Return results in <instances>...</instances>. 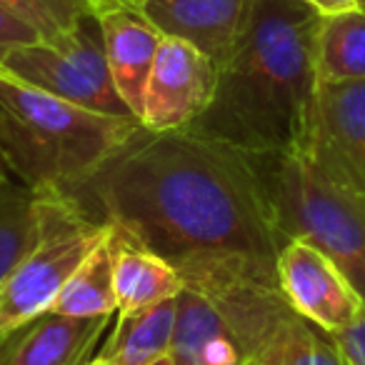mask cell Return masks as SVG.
<instances>
[{
  "instance_id": "1",
  "label": "cell",
  "mask_w": 365,
  "mask_h": 365,
  "mask_svg": "<svg viewBox=\"0 0 365 365\" xmlns=\"http://www.w3.org/2000/svg\"><path fill=\"white\" fill-rule=\"evenodd\" d=\"M63 193L93 223L173 268L203 258H248L273 268L275 233L248 155L195 130L135 133Z\"/></svg>"
},
{
  "instance_id": "2",
  "label": "cell",
  "mask_w": 365,
  "mask_h": 365,
  "mask_svg": "<svg viewBox=\"0 0 365 365\" xmlns=\"http://www.w3.org/2000/svg\"><path fill=\"white\" fill-rule=\"evenodd\" d=\"M320 16L305 0H255L208 110L188 128L243 153H298L313 138Z\"/></svg>"
},
{
  "instance_id": "3",
  "label": "cell",
  "mask_w": 365,
  "mask_h": 365,
  "mask_svg": "<svg viewBox=\"0 0 365 365\" xmlns=\"http://www.w3.org/2000/svg\"><path fill=\"white\" fill-rule=\"evenodd\" d=\"M138 128V118L93 113L0 71V168L31 188L63 193Z\"/></svg>"
},
{
  "instance_id": "4",
  "label": "cell",
  "mask_w": 365,
  "mask_h": 365,
  "mask_svg": "<svg viewBox=\"0 0 365 365\" xmlns=\"http://www.w3.org/2000/svg\"><path fill=\"white\" fill-rule=\"evenodd\" d=\"M275 233L318 248L365 303V195L328 180L298 153H245Z\"/></svg>"
},
{
  "instance_id": "5",
  "label": "cell",
  "mask_w": 365,
  "mask_h": 365,
  "mask_svg": "<svg viewBox=\"0 0 365 365\" xmlns=\"http://www.w3.org/2000/svg\"><path fill=\"white\" fill-rule=\"evenodd\" d=\"M0 71L93 113L135 118L115 91L96 11L83 13L78 26L58 41H38L13 48L0 63Z\"/></svg>"
},
{
  "instance_id": "6",
  "label": "cell",
  "mask_w": 365,
  "mask_h": 365,
  "mask_svg": "<svg viewBox=\"0 0 365 365\" xmlns=\"http://www.w3.org/2000/svg\"><path fill=\"white\" fill-rule=\"evenodd\" d=\"M113 233L110 225L86 215L51 233L0 283V338L48 313L73 270Z\"/></svg>"
},
{
  "instance_id": "7",
  "label": "cell",
  "mask_w": 365,
  "mask_h": 365,
  "mask_svg": "<svg viewBox=\"0 0 365 365\" xmlns=\"http://www.w3.org/2000/svg\"><path fill=\"white\" fill-rule=\"evenodd\" d=\"M220 68L190 43L163 36L145 88L140 123L168 133L190 128L213 103Z\"/></svg>"
},
{
  "instance_id": "8",
  "label": "cell",
  "mask_w": 365,
  "mask_h": 365,
  "mask_svg": "<svg viewBox=\"0 0 365 365\" xmlns=\"http://www.w3.org/2000/svg\"><path fill=\"white\" fill-rule=\"evenodd\" d=\"M328 180L365 195V81H320L305 153Z\"/></svg>"
},
{
  "instance_id": "9",
  "label": "cell",
  "mask_w": 365,
  "mask_h": 365,
  "mask_svg": "<svg viewBox=\"0 0 365 365\" xmlns=\"http://www.w3.org/2000/svg\"><path fill=\"white\" fill-rule=\"evenodd\" d=\"M275 270L285 300L325 333H340L365 310L338 265L303 240H288L280 248Z\"/></svg>"
},
{
  "instance_id": "10",
  "label": "cell",
  "mask_w": 365,
  "mask_h": 365,
  "mask_svg": "<svg viewBox=\"0 0 365 365\" xmlns=\"http://www.w3.org/2000/svg\"><path fill=\"white\" fill-rule=\"evenodd\" d=\"M255 0H135L165 38L190 43L218 68L230 61Z\"/></svg>"
},
{
  "instance_id": "11",
  "label": "cell",
  "mask_w": 365,
  "mask_h": 365,
  "mask_svg": "<svg viewBox=\"0 0 365 365\" xmlns=\"http://www.w3.org/2000/svg\"><path fill=\"white\" fill-rule=\"evenodd\" d=\"M78 208L61 190H38L0 173V283L43 240L71 220Z\"/></svg>"
},
{
  "instance_id": "12",
  "label": "cell",
  "mask_w": 365,
  "mask_h": 365,
  "mask_svg": "<svg viewBox=\"0 0 365 365\" xmlns=\"http://www.w3.org/2000/svg\"><path fill=\"white\" fill-rule=\"evenodd\" d=\"M96 13L101 18L106 58L115 91L120 93L133 115L140 120L148 78H150L163 33L133 6L110 3V6L96 8Z\"/></svg>"
},
{
  "instance_id": "13",
  "label": "cell",
  "mask_w": 365,
  "mask_h": 365,
  "mask_svg": "<svg viewBox=\"0 0 365 365\" xmlns=\"http://www.w3.org/2000/svg\"><path fill=\"white\" fill-rule=\"evenodd\" d=\"M110 318H76L48 310L0 338V365H83Z\"/></svg>"
},
{
  "instance_id": "14",
  "label": "cell",
  "mask_w": 365,
  "mask_h": 365,
  "mask_svg": "<svg viewBox=\"0 0 365 365\" xmlns=\"http://www.w3.org/2000/svg\"><path fill=\"white\" fill-rule=\"evenodd\" d=\"M170 355L175 365H248L223 315L190 288L178 295Z\"/></svg>"
},
{
  "instance_id": "15",
  "label": "cell",
  "mask_w": 365,
  "mask_h": 365,
  "mask_svg": "<svg viewBox=\"0 0 365 365\" xmlns=\"http://www.w3.org/2000/svg\"><path fill=\"white\" fill-rule=\"evenodd\" d=\"M115 240L118 253L113 278H115L118 315L135 313L180 295V290L185 288L182 278L165 258L153 250L125 243L118 233Z\"/></svg>"
},
{
  "instance_id": "16",
  "label": "cell",
  "mask_w": 365,
  "mask_h": 365,
  "mask_svg": "<svg viewBox=\"0 0 365 365\" xmlns=\"http://www.w3.org/2000/svg\"><path fill=\"white\" fill-rule=\"evenodd\" d=\"M175 308L178 298H170L135 313H123L101 358L110 365H150L153 360L168 355Z\"/></svg>"
},
{
  "instance_id": "17",
  "label": "cell",
  "mask_w": 365,
  "mask_h": 365,
  "mask_svg": "<svg viewBox=\"0 0 365 365\" xmlns=\"http://www.w3.org/2000/svg\"><path fill=\"white\" fill-rule=\"evenodd\" d=\"M115 253H118V240H115V230H113L73 270V275L68 278V283L63 285L56 303H53L51 308L53 313L76 315V318H98V315L115 313L118 298H115V278H113Z\"/></svg>"
},
{
  "instance_id": "18",
  "label": "cell",
  "mask_w": 365,
  "mask_h": 365,
  "mask_svg": "<svg viewBox=\"0 0 365 365\" xmlns=\"http://www.w3.org/2000/svg\"><path fill=\"white\" fill-rule=\"evenodd\" d=\"M318 81H365V13L323 16L318 33Z\"/></svg>"
},
{
  "instance_id": "19",
  "label": "cell",
  "mask_w": 365,
  "mask_h": 365,
  "mask_svg": "<svg viewBox=\"0 0 365 365\" xmlns=\"http://www.w3.org/2000/svg\"><path fill=\"white\" fill-rule=\"evenodd\" d=\"M0 8L31 23L43 41H58L78 26L83 13L96 11L93 0H0Z\"/></svg>"
},
{
  "instance_id": "20",
  "label": "cell",
  "mask_w": 365,
  "mask_h": 365,
  "mask_svg": "<svg viewBox=\"0 0 365 365\" xmlns=\"http://www.w3.org/2000/svg\"><path fill=\"white\" fill-rule=\"evenodd\" d=\"M38 41H43V36L31 23L13 16L6 8H0V63H3V58H6L13 48L31 46V43H38Z\"/></svg>"
},
{
  "instance_id": "21",
  "label": "cell",
  "mask_w": 365,
  "mask_h": 365,
  "mask_svg": "<svg viewBox=\"0 0 365 365\" xmlns=\"http://www.w3.org/2000/svg\"><path fill=\"white\" fill-rule=\"evenodd\" d=\"M330 338L335 340L338 350L350 365H365V310L355 318L353 325H348L340 333H333Z\"/></svg>"
},
{
  "instance_id": "22",
  "label": "cell",
  "mask_w": 365,
  "mask_h": 365,
  "mask_svg": "<svg viewBox=\"0 0 365 365\" xmlns=\"http://www.w3.org/2000/svg\"><path fill=\"white\" fill-rule=\"evenodd\" d=\"M320 16H338V13L358 11V0H305Z\"/></svg>"
},
{
  "instance_id": "23",
  "label": "cell",
  "mask_w": 365,
  "mask_h": 365,
  "mask_svg": "<svg viewBox=\"0 0 365 365\" xmlns=\"http://www.w3.org/2000/svg\"><path fill=\"white\" fill-rule=\"evenodd\" d=\"M110 3H120V6H133V8H135V0H96V3H93V8L110 6Z\"/></svg>"
},
{
  "instance_id": "24",
  "label": "cell",
  "mask_w": 365,
  "mask_h": 365,
  "mask_svg": "<svg viewBox=\"0 0 365 365\" xmlns=\"http://www.w3.org/2000/svg\"><path fill=\"white\" fill-rule=\"evenodd\" d=\"M150 365H175V360H173V355L168 353V355H163V358H158V360H153Z\"/></svg>"
},
{
  "instance_id": "25",
  "label": "cell",
  "mask_w": 365,
  "mask_h": 365,
  "mask_svg": "<svg viewBox=\"0 0 365 365\" xmlns=\"http://www.w3.org/2000/svg\"><path fill=\"white\" fill-rule=\"evenodd\" d=\"M83 365H110V363H108V360H103L101 355H98L96 360H91V363H83Z\"/></svg>"
},
{
  "instance_id": "26",
  "label": "cell",
  "mask_w": 365,
  "mask_h": 365,
  "mask_svg": "<svg viewBox=\"0 0 365 365\" xmlns=\"http://www.w3.org/2000/svg\"><path fill=\"white\" fill-rule=\"evenodd\" d=\"M358 11L365 13V0H358Z\"/></svg>"
},
{
  "instance_id": "27",
  "label": "cell",
  "mask_w": 365,
  "mask_h": 365,
  "mask_svg": "<svg viewBox=\"0 0 365 365\" xmlns=\"http://www.w3.org/2000/svg\"><path fill=\"white\" fill-rule=\"evenodd\" d=\"M248 365H263V363H255V360H250V363Z\"/></svg>"
},
{
  "instance_id": "28",
  "label": "cell",
  "mask_w": 365,
  "mask_h": 365,
  "mask_svg": "<svg viewBox=\"0 0 365 365\" xmlns=\"http://www.w3.org/2000/svg\"><path fill=\"white\" fill-rule=\"evenodd\" d=\"M0 173H6V170H3V168H0Z\"/></svg>"
},
{
  "instance_id": "29",
  "label": "cell",
  "mask_w": 365,
  "mask_h": 365,
  "mask_svg": "<svg viewBox=\"0 0 365 365\" xmlns=\"http://www.w3.org/2000/svg\"><path fill=\"white\" fill-rule=\"evenodd\" d=\"M93 3H96V0H93Z\"/></svg>"
}]
</instances>
